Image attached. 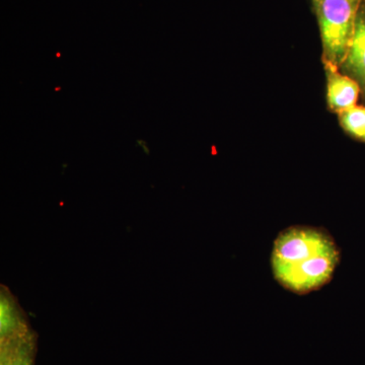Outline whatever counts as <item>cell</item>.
Segmentation results:
<instances>
[{
    "label": "cell",
    "mask_w": 365,
    "mask_h": 365,
    "mask_svg": "<svg viewBox=\"0 0 365 365\" xmlns=\"http://www.w3.org/2000/svg\"><path fill=\"white\" fill-rule=\"evenodd\" d=\"M341 252L332 235L321 227L285 228L274 241L271 268L279 285L299 295L317 292L332 280Z\"/></svg>",
    "instance_id": "obj_1"
},
{
    "label": "cell",
    "mask_w": 365,
    "mask_h": 365,
    "mask_svg": "<svg viewBox=\"0 0 365 365\" xmlns=\"http://www.w3.org/2000/svg\"><path fill=\"white\" fill-rule=\"evenodd\" d=\"M362 0H313L318 18L322 61L340 67L351 42Z\"/></svg>",
    "instance_id": "obj_2"
},
{
    "label": "cell",
    "mask_w": 365,
    "mask_h": 365,
    "mask_svg": "<svg viewBox=\"0 0 365 365\" xmlns=\"http://www.w3.org/2000/svg\"><path fill=\"white\" fill-rule=\"evenodd\" d=\"M327 78V101L333 112L340 114L356 106L361 93L360 86L354 79L346 76L339 67L323 61Z\"/></svg>",
    "instance_id": "obj_3"
},
{
    "label": "cell",
    "mask_w": 365,
    "mask_h": 365,
    "mask_svg": "<svg viewBox=\"0 0 365 365\" xmlns=\"http://www.w3.org/2000/svg\"><path fill=\"white\" fill-rule=\"evenodd\" d=\"M37 335L30 326L0 337V365H34Z\"/></svg>",
    "instance_id": "obj_4"
},
{
    "label": "cell",
    "mask_w": 365,
    "mask_h": 365,
    "mask_svg": "<svg viewBox=\"0 0 365 365\" xmlns=\"http://www.w3.org/2000/svg\"><path fill=\"white\" fill-rule=\"evenodd\" d=\"M339 69L359 83L365 98V0L360 4L351 42Z\"/></svg>",
    "instance_id": "obj_5"
},
{
    "label": "cell",
    "mask_w": 365,
    "mask_h": 365,
    "mask_svg": "<svg viewBox=\"0 0 365 365\" xmlns=\"http://www.w3.org/2000/svg\"><path fill=\"white\" fill-rule=\"evenodd\" d=\"M29 325L23 309L9 288L1 285L0 292V337L11 335Z\"/></svg>",
    "instance_id": "obj_6"
},
{
    "label": "cell",
    "mask_w": 365,
    "mask_h": 365,
    "mask_svg": "<svg viewBox=\"0 0 365 365\" xmlns=\"http://www.w3.org/2000/svg\"><path fill=\"white\" fill-rule=\"evenodd\" d=\"M341 127L346 133L365 143V107L354 106L338 114Z\"/></svg>",
    "instance_id": "obj_7"
}]
</instances>
